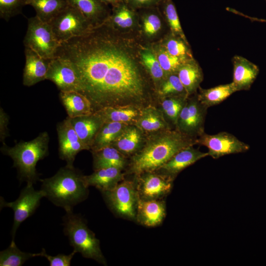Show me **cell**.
<instances>
[{"label": "cell", "mask_w": 266, "mask_h": 266, "mask_svg": "<svg viewBox=\"0 0 266 266\" xmlns=\"http://www.w3.org/2000/svg\"><path fill=\"white\" fill-rule=\"evenodd\" d=\"M139 42L138 37L104 23L61 43L55 57L72 64L78 92L90 100L94 112L109 106L142 108L158 98L140 58Z\"/></svg>", "instance_id": "1"}, {"label": "cell", "mask_w": 266, "mask_h": 266, "mask_svg": "<svg viewBox=\"0 0 266 266\" xmlns=\"http://www.w3.org/2000/svg\"><path fill=\"white\" fill-rule=\"evenodd\" d=\"M197 139L176 129L146 134L142 147L131 156L127 173L156 171L181 150L197 144Z\"/></svg>", "instance_id": "2"}, {"label": "cell", "mask_w": 266, "mask_h": 266, "mask_svg": "<svg viewBox=\"0 0 266 266\" xmlns=\"http://www.w3.org/2000/svg\"><path fill=\"white\" fill-rule=\"evenodd\" d=\"M41 190L45 197L65 210L73 209L74 206L88 197V187L84 175L73 166H66L53 176L40 180Z\"/></svg>", "instance_id": "3"}, {"label": "cell", "mask_w": 266, "mask_h": 266, "mask_svg": "<svg viewBox=\"0 0 266 266\" xmlns=\"http://www.w3.org/2000/svg\"><path fill=\"white\" fill-rule=\"evenodd\" d=\"M49 142V135L47 132H44L31 140L21 141L13 147L3 144L1 151L13 160V166L17 169L20 181L33 184L39 180L36 164L48 155Z\"/></svg>", "instance_id": "4"}, {"label": "cell", "mask_w": 266, "mask_h": 266, "mask_svg": "<svg viewBox=\"0 0 266 266\" xmlns=\"http://www.w3.org/2000/svg\"><path fill=\"white\" fill-rule=\"evenodd\" d=\"M65 211L66 213L63 217L64 232L68 237L73 250L80 253L84 258L106 265L100 241L88 227L85 219L80 214H74L73 209Z\"/></svg>", "instance_id": "5"}, {"label": "cell", "mask_w": 266, "mask_h": 266, "mask_svg": "<svg viewBox=\"0 0 266 266\" xmlns=\"http://www.w3.org/2000/svg\"><path fill=\"white\" fill-rule=\"evenodd\" d=\"M110 209L124 218L136 219L139 196L135 178L124 179L110 190L101 192Z\"/></svg>", "instance_id": "6"}, {"label": "cell", "mask_w": 266, "mask_h": 266, "mask_svg": "<svg viewBox=\"0 0 266 266\" xmlns=\"http://www.w3.org/2000/svg\"><path fill=\"white\" fill-rule=\"evenodd\" d=\"M23 43L39 56L46 59L55 57L60 45L56 40L49 23L43 22L36 16L28 19V28Z\"/></svg>", "instance_id": "7"}, {"label": "cell", "mask_w": 266, "mask_h": 266, "mask_svg": "<svg viewBox=\"0 0 266 266\" xmlns=\"http://www.w3.org/2000/svg\"><path fill=\"white\" fill-rule=\"evenodd\" d=\"M59 43L82 36L93 27L77 8L68 4L49 23Z\"/></svg>", "instance_id": "8"}, {"label": "cell", "mask_w": 266, "mask_h": 266, "mask_svg": "<svg viewBox=\"0 0 266 266\" xmlns=\"http://www.w3.org/2000/svg\"><path fill=\"white\" fill-rule=\"evenodd\" d=\"M43 197H45V194L41 189L36 190L33 183H27V186L21 190L19 197L15 201L6 202L3 198H0V208L8 207L13 211V224L11 231L12 239L20 224L34 213L40 204V200Z\"/></svg>", "instance_id": "9"}, {"label": "cell", "mask_w": 266, "mask_h": 266, "mask_svg": "<svg viewBox=\"0 0 266 266\" xmlns=\"http://www.w3.org/2000/svg\"><path fill=\"white\" fill-rule=\"evenodd\" d=\"M207 107L199 100L197 93L189 96L179 115L175 129L193 138L204 133Z\"/></svg>", "instance_id": "10"}, {"label": "cell", "mask_w": 266, "mask_h": 266, "mask_svg": "<svg viewBox=\"0 0 266 266\" xmlns=\"http://www.w3.org/2000/svg\"><path fill=\"white\" fill-rule=\"evenodd\" d=\"M137 11L139 16L138 39L142 43L151 45L159 42L170 31L159 7Z\"/></svg>", "instance_id": "11"}, {"label": "cell", "mask_w": 266, "mask_h": 266, "mask_svg": "<svg viewBox=\"0 0 266 266\" xmlns=\"http://www.w3.org/2000/svg\"><path fill=\"white\" fill-rule=\"evenodd\" d=\"M197 144L205 146L208 156L215 159L227 155L243 153L250 148L248 144L226 132L214 134L204 133L198 138Z\"/></svg>", "instance_id": "12"}, {"label": "cell", "mask_w": 266, "mask_h": 266, "mask_svg": "<svg viewBox=\"0 0 266 266\" xmlns=\"http://www.w3.org/2000/svg\"><path fill=\"white\" fill-rule=\"evenodd\" d=\"M139 198L161 199L172 188L173 180L158 171L147 172L135 176Z\"/></svg>", "instance_id": "13"}, {"label": "cell", "mask_w": 266, "mask_h": 266, "mask_svg": "<svg viewBox=\"0 0 266 266\" xmlns=\"http://www.w3.org/2000/svg\"><path fill=\"white\" fill-rule=\"evenodd\" d=\"M57 132L59 157L66 162V166H73L77 154L82 150L89 149L78 137L69 117L58 123Z\"/></svg>", "instance_id": "14"}, {"label": "cell", "mask_w": 266, "mask_h": 266, "mask_svg": "<svg viewBox=\"0 0 266 266\" xmlns=\"http://www.w3.org/2000/svg\"><path fill=\"white\" fill-rule=\"evenodd\" d=\"M46 79L53 82L60 91L78 92L76 72L70 62L65 59L55 57L50 60Z\"/></svg>", "instance_id": "15"}, {"label": "cell", "mask_w": 266, "mask_h": 266, "mask_svg": "<svg viewBox=\"0 0 266 266\" xmlns=\"http://www.w3.org/2000/svg\"><path fill=\"white\" fill-rule=\"evenodd\" d=\"M104 23L123 34L138 37V12L125 1L112 6L110 15Z\"/></svg>", "instance_id": "16"}, {"label": "cell", "mask_w": 266, "mask_h": 266, "mask_svg": "<svg viewBox=\"0 0 266 266\" xmlns=\"http://www.w3.org/2000/svg\"><path fill=\"white\" fill-rule=\"evenodd\" d=\"M207 156V152H202L190 146L178 152L156 171L174 180L183 169Z\"/></svg>", "instance_id": "17"}, {"label": "cell", "mask_w": 266, "mask_h": 266, "mask_svg": "<svg viewBox=\"0 0 266 266\" xmlns=\"http://www.w3.org/2000/svg\"><path fill=\"white\" fill-rule=\"evenodd\" d=\"M25 65L23 84L30 87L46 78L50 60L42 58L31 49L25 47Z\"/></svg>", "instance_id": "18"}, {"label": "cell", "mask_w": 266, "mask_h": 266, "mask_svg": "<svg viewBox=\"0 0 266 266\" xmlns=\"http://www.w3.org/2000/svg\"><path fill=\"white\" fill-rule=\"evenodd\" d=\"M166 215L165 202L161 199L144 200L139 198L136 219L147 227H155L163 221Z\"/></svg>", "instance_id": "19"}, {"label": "cell", "mask_w": 266, "mask_h": 266, "mask_svg": "<svg viewBox=\"0 0 266 266\" xmlns=\"http://www.w3.org/2000/svg\"><path fill=\"white\" fill-rule=\"evenodd\" d=\"M233 79L232 82L237 91L248 90L256 80L258 66L247 59L235 55L232 59Z\"/></svg>", "instance_id": "20"}, {"label": "cell", "mask_w": 266, "mask_h": 266, "mask_svg": "<svg viewBox=\"0 0 266 266\" xmlns=\"http://www.w3.org/2000/svg\"><path fill=\"white\" fill-rule=\"evenodd\" d=\"M66 0L81 11L93 28L104 24L111 14L109 5L100 0Z\"/></svg>", "instance_id": "21"}, {"label": "cell", "mask_w": 266, "mask_h": 266, "mask_svg": "<svg viewBox=\"0 0 266 266\" xmlns=\"http://www.w3.org/2000/svg\"><path fill=\"white\" fill-rule=\"evenodd\" d=\"M145 137L146 134L136 125H129L111 145L128 157L140 149Z\"/></svg>", "instance_id": "22"}, {"label": "cell", "mask_w": 266, "mask_h": 266, "mask_svg": "<svg viewBox=\"0 0 266 266\" xmlns=\"http://www.w3.org/2000/svg\"><path fill=\"white\" fill-rule=\"evenodd\" d=\"M122 170L115 167L100 168L84 175V180L88 187L94 186L102 192L112 189L125 179V174Z\"/></svg>", "instance_id": "23"}, {"label": "cell", "mask_w": 266, "mask_h": 266, "mask_svg": "<svg viewBox=\"0 0 266 266\" xmlns=\"http://www.w3.org/2000/svg\"><path fill=\"white\" fill-rule=\"evenodd\" d=\"M152 104L141 109L135 124L145 134L171 129L162 111Z\"/></svg>", "instance_id": "24"}, {"label": "cell", "mask_w": 266, "mask_h": 266, "mask_svg": "<svg viewBox=\"0 0 266 266\" xmlns=\"http://www.w3.org/2000/svg\"><path fill=\"white\" fill-rule=\"evenodd\" d=\"M71 125L82 142L90 150L96 134L103 123L95 113L70 118Z\"/></svg>", "instance_id": "25"}, {"label": "cell", "mask_w": 266, "mask_h": 266, "mask_svg": "<svg viewBox=\"0 0 266 266\" xmlns=\"http://www.w3.org/2000/svg\"><path fill=\"white\" fill-rule=\"evenodd\" d=\"M59 96L69 118L91 115L94 112L90 100L79 92L60 91Z\"/></svg>", "instance_id": "26"}, {"label": "cell", "mask_w": 266, "mask_h": 266, "mask_svg": "<svg viewBox=\"0 0 266 266\" xmlns=\"http://www.w3.org/2000/svg\"><path fill=\"white\" fill-rule=\"evenodd\" d=\"M176 73L188 97L196 94L203 80V73L200 66L194 58L183 62Z\"/></svg>", "instance_id": "27"}, {"label": "cell", "mask_w": 266, "mask_h": 266, "mask_svg": "<svg viewBox=\"0 0 266 266\" xmlns=\"http://www.w3.org/2000/svg\"><path fill=\"white\" fill-rule=\"evenodd\" d=\"M141 109L132 105L109 106L100 109L94 113L103 123L114 122L135 125Z\"/></svg>", "instance_id": "28"}, {"label": "cell", "mask_w": 266, "mask_h": 266, "mask_svg": "<svg viewBox=\"0 0 266 266\" xmlns=\"http://www.w3.org/2000/svg\"><path fill=\"white\" fill-rule=\"evenodd\" d=\"M91 152L94 170L110 167L122 170L127 165V157L112 145Z\"/></svg>", "instance_id": "29"}, {"label": "cell", "mask_w": 266, "mask_h": 266, "mask_svg": "<svg viewBox=\"0 0 266 266\" xmlns=\"http://www.w3.org/2000/svg\"><path fill=\"white\" fill-rule=\"evenodd\" d=\"M139 54L142 63L152 80L156 91L166 75L150 45L143 44L140 41Z\"/></svg>", "instance_id": "30"}, {"label": "cell", "mask_w": 266, "mask_h": 266, "mask_svg": "<svg viewBox=\"0 0 266 266\" xmlns=\"http://www.w3.org/2000/svg\"><path fill=\"white\" fill-rule=\"evenodd\" d=\"M237 92L232 82L208 89L200 87L197 97L201 104L208 108L217 105Z\"/></svg>", "instance_id": "31"}, {"label": "cell", "mask_w": 266, "mask_h": 266, "mask_svg": "<svg viewBox=\"0 0 266 266\" xmlns=\"http://www.w3.org/2000/svg\"><path fill=\"white\" fill-rule=\"evenodd\" d=\"M128 124L104 122L96 135L90 150L96 151L111 145Z\"/></svg>", "instance_id": "32"}, {"label": "cell", "mask_w": 266, "mask_h": 266, "mask_svg": "<svg viewBox=\"0 0 266 266\" xmlns=\"http://www.w3.org/2000/svg\"><path fill=\"white\" fill-rule=\"evenodd\" d=\"M66 0H27V5L32 6L36 15L43 22L49 23L68 5Z\"/></svg>", "instance_id": "33"}, {"label": "cell", "mask_w": 266, "mask_h": 266, "mask_svg": "<svg viewBox=\"0 0 266 266\" xmlns=\"http://www.w3.org/2000/svg\"><path fill=\"white\" fill-rule=\"evenodd\" d=\"M159 42L169 53L184 61L194 58L188 40L173 34L170 31Z\"/></svg>", "instance_id": "34"}, {"label": "cell", "mask_w": 266, "mask_h": 266, "mask_svg": "<svg viewBox=\"0 0 266 266\" xmlns=\"http://www.w3.org/2000/svg\"><path fill=\"white\" fill-rule=\"evenodd\" d=\"M156 94L159 100L172 97H189L177 73L166 75L156 90Z\"/></svg>", "instance_id": "35"}, {"label": "cell", "mask_w": 266, "mask_h": 266, "mask_svg": "<svg viewBox=\"0 0 266 266\" xmlns=\"http://www.w3.org/2000/svg\"><path fill=\"white\" fill-rule=\"evenodd\" d=\"M166 75L176 73L184 61L169 53L159 42L150 45Z\"/></svg>", "instance_id": "36"}, {"label": "cell", "mask_w": 266, "mask_h": 266, "mask_svg": "<svg viewBox=\"0 0 266 266\" xmlns=\"http://www.w3.org/2000/svg\"><path fill=\"white\" fill-rule=\"evenodd\" d=\"M37 257V253L21 251L12 239L9 246L0 252V266H21L29 259Z\"/></svg>", "instance_id": "37"}, {"label": "cell", "mask_w": 266, "mask_h": 266, "mask_svg": "<svg viewBox=\"0 0 266 266\" xmlns=\"http://www.w3.org/2000/svg\"><path fill=\"white\" fill-rule=\"evenodd\" d=\"M158 7L166 20L169 31L173 34L187 40L172 0H164Z\"/></svg>", "instance_id": "38"}, {"label": "cell", "mask_w": 266, "mask_h": 266, "mask_svg": "<svg viewBox=\"0 0 266 266\" xmlns=\"http://www.w3.org/2000/svg\"><path fill=\"white\" fill-rule=\"evenodd\" d=\"M188 98L187 97L178 96L166 98L160 100L161 101V110L165 117L175 126L180 111Z\"/></svg>", "instance_id": "39"}, {"label": "cell", "mask_w": 266, "mask_h": 266, "mask_svg": "<svg viewBox=\"0 0 266 266\" xmlns=\"http://www.w3.org/2000/svg\"><path fill=\"white\" fill-rule=\"evenodd\" d=\"M27 0H0V17L8 21L11 17L22 13Z\"/></svg>", "instance_id": "40"}, {"label": "cell", "mask_w": 266, "mask_h": 266, "mask_svg": "<svg viewBox=\"0 0 266 266\" xmlns=\"http://www.w3.org/2000/svg\"><path fill=\"white\" fill-rule=\"evenodd\" d=\"M75 253L76 252L73 250L69 255L59 254L53 256L47 254L45 250L42 248L40 253H37V256L46 258L49 262L50 266H69L71 260Z\"/></svg>", "instance_id": "41"}, {"label": "cell", "mask_w": 266, "mask_h": 266, "mask_svg": "<svg viewBox=\"0 0 266 266\" xmlns=\"http://www.w3.org/2000/svg\"><path fill=\"white\" fill-rule=\"evenodd\" d=\"M164 0H125L133 9L138 10L142 8L158 7Z\"/></svg>", "instance_id": "42"}, {"label": "cell", "mask_w": 266, "mask_h": 266, "mask_svg": "<svg viewBox=\"0 0 266 266\" xmlns=\"http://www.w3.org/2000/svg\"><path fill=\"white\" fill-rule=\"evenodd\" d=\"M9 122V117L7 114L0 107V138L2 144L5 143V138L9 135L7 125Z\"/></svg>", "instance_id": "43"}, {"label": "cell", "mask_w": 266, "mask_h": 266, "mask_svg": "<svg viewBox=\"0 0 266 266\" xmlns=\"http://www.w3.org/2000/svg\"><path fill=\"white\" fill-rule=\"evenodd\" d=\"M100 0L108 5H110L111 6H113L116 4H117L119 3H120L122 1H125V0Z\"/></svg>", "instance_id": "44"}, {"label": "cell", "mask_w": 266, "mask_h": 266, "mask_svg": "<svg viewBox=\"0 0 266 266\" xmlns=\"http://www.w3.org/2000/svg\"><path fill=\"white\" fill-rule=\"evenodd\" d=\"M246 17H247L248 19H250L252 21H257V22H266V19H259L258 18H255V17H251L249 16H247L245 15H243Z\"/></svg>", "instance_id": "45"}]
</instances>
